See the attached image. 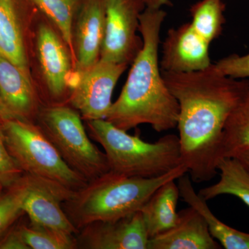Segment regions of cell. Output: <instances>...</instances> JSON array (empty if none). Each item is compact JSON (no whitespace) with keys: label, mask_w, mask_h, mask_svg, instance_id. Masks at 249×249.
Here are the masks:
<instances>
[{"label":"cell","mask_w":249,"mask_h":249,"mask_svg":"<svg viewBox=\"0 0 249 249\" xmlns=\"http://www.w3.org/2000/svg\"><path fill=\"white\" fill-rule=\"evenodd\" d=\"M175 181L160 186L141 209L149 240L170 230L178 222L180 193Z\"/></svg>","instance_id":"2e32d148"},{"label":"cell","mask_w":249,"mask_h":249,"mask_svg":"<svg viewBox=\"0 0 249 249\" xmlns=\"http://www.w3.org/2000/svg\"><path fill=\"white\" fill-rule=\"evenodd\" d=\"M204 217L190 206L178 212L175 227L150 239L147 249H221Z\"/></svg>","instance_id":"5bb4252c"},{"label":"cell","mask_w":249,"mask_h":249,"mask_svg":"<svg viewBox=\"0 0 249 249\" xmlns=\"http://www.w3.org/2000/svg\"><path fill=\"white\" fill-rule=\"evenodd\" d=\"M36 119L62 160L87 181L110 170L106 154L91 142L74 108L63 103L50 104L41 107Z\"/></svg>","instance_id":"8992f818"},{"label":"cell","mask_w":249,"mask_h":249,"mask_svg":"<svg viewBox=\"0 0 249 249\" xmlns=\"http://www.w3.org/2000/svg\"><path fill=\"white\" fill-rule=\"evenodd\" d=\"M2 124L9 151L24 175L52 187L69 199L88 183L67 165L38 124L18 119Z\"/></svg>","instance_id":"5b68a950"},{"label":"cell","mask_w":249,"mask_h":249,"mask_svg":"<svg viewBox=\"0 0 249 249\" xmlns=\"http://www.w3.org/2000/svg\"><path fill=\"white\" fill-rule=\"evenodd\" d=\"M30 179L24 175L18 182L8 187V191L0 193V236L12 225L22 213L24 200Z\"/></svg>","instance_id":"cb8c5ba5"},{"label":"cell","mask_w":249,"mask_h":249,"mask_svg":"<svg viewBox=\"0 0 249 249\" xmlns=\"http://www.w3.org/2000/svg\"><path fill=\"white\" fill-rule=\"evenodd\" d=\"M188 173L184 165L156 178H131L109 170L88 181L62 203L79 231L91 223L117 220L139 212L160 186Z\"/></svg>","instance_id":"3957f363"},{"label":"cell","mask_w":249,"mask_h":249,"mask_svg":"<svg viewBox=\"0 0 249 249\" xmlns=\"http://www.w3.org/2000/svg\"><path fill=\"white\" fill-rule=\"evenodd\" d=\"M18 230L29 249H78L76 235H67L31 224L20 226Z\"/></svg>","instance_id":"603a6c76"},{"label":"cell","mask_w":249,"mask_h":249,"mask_svg":"<svg viewBox=\"0 0 249 249\" xmlns=\"http://www.w3.org/2000/svg\"><path fill=\"white\" fill-rule=\"evenodd\" d=\"M127 67V64L99 60L88 70L77 72L70 87L69 104L86 121L106 119L113 103V91Z\"/></svg>","instance_id":"52a82bcc"},{"label":"cell","mask_w":249,"mask_h":249,"mask_svg":"<svg viewBox=\"0 0 249 249\" xmlns=\"http://www.w3.org/2000/svg\"><path fill=\"white\" fill-rule=\"evenodd\" d=\"M23 171L9 151L2 122H0V183L10 187L22 178Z\"/></svg>","instance_id":"d4e9b609"},{"label":"cell","mask_w":249,"mask_h":249,"mask_svg":"<svg viewBox=\"0 0 249 249\" xmlns=\"http://www.w3.org/2000/svg\"><path fill=\"white\" fill-rule=\"evenodd\" d=\"M3 188H4V186H3V185L0 183V193H1V191H2Z\"/></svg>","instance_id":"4dcf8cb0"},{"label":"cell","mask_w":249,"mask_h":249,"mask_svg":"<svg viewBox=\"0 0 249 249\" xmlns=\"http://www.w3.org/2000/svg\"><path fill=\"white\" fill-rule=\"evenodd\" d=\"M13 119H16V118L10 112L0 96V122H4Z\"/></svg>","instance_id":"f1b7e54d"},{"label":"cell","mask_w":249,"mask_h":249,"mask_svg":"<svg viewBox=\"0 0 249 249\" xmlns=\"http://www.w3.org/2000/svg\"><path fill=\"white\" fill-rule=\"evenodd\" d=\"M78 249H147L149 237L141 211L117 220L91 223L76 235Z\"/></svg>","instance_id":"9c48e42d"},{"label":"cell","mask_w":249,"mask_h":249,"mask_svg":"<svg viewBox=\"0 0 249 249\" xmlns=\"http://www.w3.org/2000/svg\"><path fill=\"white\" fill-rule=\"evenodd\" d=\"M86 122L91 138L104 149L113 173L131 178H156L184 165L178 135L167 134L157 142H148L106 119Z\"/></svg>","instance_id":"277c9868"},{"label":"cell","mask_w":249,"mask_h":249,"mask_svg":"<svg viewBox=\"0 0 249 249\" xmlns=\"http://www.w3.org/2000/svg\"><path fill=\"white\" fill-rule=\"evenodd\" d=\"M219 179L198 192L206 201L222 195L237 196L249 207V171L234 157H224L217 161Z\"/></svg>","instance_id":"d6986e66"},{"label":"cell","mask_w":249,"mask_h":249,"mask_svg":"<svg viewBox=\"0 0 249 249\" xmlns=\"http://www.w3.org/2000/svg\"><path fill=\"white\" fill-rule=\"evenodd\" d=\"M106 24L100 60L117 64L133 61L142 46L136 36L142 0H105Z\"/></svg>","instance_id":"ba28073f"},{"label":"cell","mask_w":249,"mask_h":249,"mask_svg":"<svg viewBox=\"0 0 249 249\" xmlns=\"http://www.w3.org/2000/svg\"><path fill=\"white\" fill-rule=\"evenodd\" d=\"M234 158L240 160L242 164L249 171V150L240 152L238 155L234 157Z\"/></svg>","instance_id":"f546056e"},{"label":"cell","mask_w":249,"mask_h":249,"mask_svg":"<svg viewBox=\"0 0 249 249\" xmlns=\"http://www.w3.org/2000/svg\"><path fill=\"white\" fill-rule=\"evenodd\" d=\"M249 150V89L226 123L223 132L219 160L234 157Z\"/></svg>","instance_id":"ffe728a7"},{"label":"cell","mask_w":249,"mask_h":249,"mask_svg":"<svg viewBox=\"0 0 249 249\" xmlns=\"http://www.w3.org/2000/svg\"><path fill=\"white\" fill-rule=\"evenodd\" d=\"M180 196L190 206L196 209L207 223L211 235L226 249H249V233L240 231L224 224L209 209L205 200L196 191L189 176L178 178Z\"/></svg>","instance_id":"e0dca14e"},{"label":"cell","mask_w":249,"mask_h":249,"mask_svg":"<svg viewBox=\"0 0 249 249\" xmlns=\"http://www.w3.org/2000/svg\"><path fill=\"white\" fill-rule=\"evenodd\" d=\"M56 26L62 40L73 47V22L80 0H29Z\"/></svg>","instance_id":"7402d4cb"},{"label":"cell","mask_w":249,"mask_h":249,"mask_svg":"<svg viewBox=\"0 0 249 249\" xmlns=\"http://www.w3.org/2000/svg\"><path fill=\"white\" fill-rule=\"evenodd\" d=\"M213 65L224 76L236 79L249 78V53L243 55L231 54L221 58Z\"/></svg>","instance_id":"484cf974"},{"label":"cell","mask_w":249,"mask_h":249,"mask_svg":"<svg viewBox=\"0 0 249 249\" xmlns=\"http://www.w3.org/2000/svg\"><path fill=\"white\" fill-rule=\"evenodd\" d=\"M0 249H29L23 240L19 230L9 232L0 242Z\"/></svg>","instance_id":"4316f807"},{"label":"cell","mask_w":249,"mask_h":249,"mask_svg":"<svg viewBox=\"0 0 249 249\" xmlns=\"http://www.w3.org/2000/svg\"><path fill=\"white\" fill-rule=\"evenodd\" d=\"M105 24V0H85L73 33L76 72L88 70L100 60Z\"/></svg>","instance_id":"7c38bea8"},{"label":"cell","mask_w":249,"mask_h":249,"mask_svg":"<svg viewBox=\"0 0 249 249\" xmlns=\"http://www.w3.org/2000/svg\"><path fill=\"white\" fill-rule=\"evenodd\" d=\"M64 42L48 24L39 25L36 53L47 92L55 104H62L71 87V60Z\"/></svg>","instance_id":"8fae6325"},{"label":"cell","mask_w":249,"mask_h":249,"mask_svg":"<svg viewBox=\"0 0 249 249\" xmlns=\"http://www.w3.org/2000/svg\"><path fill=\"white\" fill-rule=\"evenodd\" d=\"M165 16L161 9L147 7L139 16L142 46L106 119L127 132L142 124H150L157 132L178 125L179 106L165 84L159 58L160 33Z\"/></svg>","instance_id":"7a4b0ae2"},{"label":"cell","mask_w":249,"mask_h":249,"mask_svg":"<svg viewBox=\"0 0 249 249\" xmlns=\"http://www.w3.org/2000/svg\"><path fill=\"white\" fill-rule=\"evenodd\" d=\"M0 96L16 119L33 122L41 108L31 77L1 55Z\"/></svg>","instance_id":"9a60e30c"},{"label":"cell","mask_w":249,"mask_h":249,"mask_svg":"<svg viewBox=\"0 0 249 249\" xmlns=\"http://www.w3.org/2000/svg\"><path fill=\"white\" fill-rule=\"evenodd\" d=\"M161 73L179 106L177 127L183 164L192 181H209L218 174L226 123L249 89V80L224 76L213 63L201 71Z\"/></svg>","instance_id":"6da1fadb"},{"label":"cell","mask_w":249,"mask_h":249,"mask_svg":"<svg viewBox=\"0 0 249 249\" xmlns=\"http://www.w3.org/2000/svg\"><path fill=\"white\" fill-rule=\"evenodd\" d=\"M210 43L201 37L191 22L168 31L162 44V71L188 73L209 68L211 63Z\"/></svg>","instance_id":"30bf717a"},{"label":"cell","mask_w":249,"mask_h":249,"mask_svg":"<svg viewBox=\"0 0 249 249\" xmlns=\"http://www.w3.org/2000/svg\"><path fill=\"white\" fill-rule=\"evenodd\" d=\"M29 178L30 183L23 201L22 209L29 216L30 224L67 235H76L78 231L62 208V203L69 198L38 180Z\"/></svg>","instance_id":"4fadbf2b"},{"label":"cell","mask_w":249,"mask_h":249,"mask_svg":"<svg viewBox=\"0 0 249 249\" xmlns=\"http://www.w3.org/2000/svg\"><path fill=\"white\" fill-rule=\"evenodd\" d=\"M0 55L30 76L24 34L14 0H0Z\"/></svg>","instance_id":"ac0fdd59"},{"label":"cell","mask_w":249,"mask_h":249,"mask_svg":"<svg viewBox=\"0 0 249 249\" xmlns=\"http://www.w3.org/2000/svg\"><path fill=\"white\" fill-rule=\"evenodd\" d=\"M225 9L222 0H201L190 9L192 27L210 44L222 34Z\"/></svg>","instance_id":"44dd1931"},{"label":"cell","mask_w":249,"mask_h":249,"mask_svg":"<svg viewBox=\"0 0 249 249\" xmlns=\"http://www.w3.org/2000/svg\"><path fill=\"white\" fill-rule=\"evenodd\" d=\"M147 8L161 9L162 6L171 5L170 0H142Z\"/></svg>","instance_id":"83f0119b"}]
</instances>
